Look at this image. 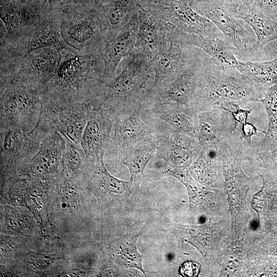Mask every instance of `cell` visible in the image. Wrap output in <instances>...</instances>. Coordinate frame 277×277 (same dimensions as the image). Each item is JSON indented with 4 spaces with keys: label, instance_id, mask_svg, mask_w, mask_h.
Segmentation results:
<instances>
[{
    "label": "cell",
    "instance_id": "obj_20",
    "mask_svg": "<svg viewBox=\"0 0 277 277\" xmlns=\"http://www.w3.org/2000/svg\"><path fill=\"white\" fill-rule=\"evenodd\" d=\"M181 34L184 43L199 47L220 64L236 68L237 50L224 36L210 37L184 32Z\"/></svg>",
    "mask_w": 277,
    "mask_h": 277
},
{
    "label": "cell",
    "instance_id": "obj_28",
    "mask_svg": "<svg viewBox=\"0 0 277 277\" xmlns=\"http://www.w3.org/2000/svg\"><path fill=\"white\" fill-rule=\"evenodd\" d=\"M49 48L60 51L65 45L59 34L51 27H46L36 32L26 43L25 49L28 52Z\"/></svg>",
    "mask_w": 277,
    "mask_h": 277
},
{
    "label": "cell",
    "instance_id": "obj_40",
    "mask_svg": "<svg viewBox=\"0 0 277 277\" xmlns=\"http://www.w3.org/2000/svg\"><path fill=\"white\" fill-rule=\"evenodd\" d=\"M104 1V0H95V1L96 2H101V1Z\"/></svg>",
    "mask_w": 277,
    "mask_h": 277
},
{
    "label": "cell",
    "instance_id": "obj_15",
    "mask_svg": "<svg viewBox=\"0 0 277 277\" xmlns=\"http://www.w3.org/2000/svg\"><path fill=\"white\" fill-rule=\"evenodd\" d=\"M104 151L96 156L95 166L88 187L98 200L111 201L126 199L134 187L133 182L115 177L107 170L104 162Z\"/></svg>",
    "mask_w": 277,
    "mask_h": 277
},
{
    "label": "cell",
    "instance_id": "obj_13",
    "mask_svg": "<svg viewBox=\"0 0 277 277\" xmlns=\"http://www.w3.org/2000/svg\"><path fill=\"white\" fill-rule=\"evenodd\" d=\"M114 115L101 106L91 111L81 141V146L88 157L96 159L105 151L114 122Z\"/></svg>",
    "mask_w": 277,
    "mask_h": 277
},
{
    "label": "cell",
    "instance_id": "obj_24",
    "mask_svg": "<svg viewBox=\"0 0 277 277\" xmlns=\"http://www.w3.org/2000/svg\"><path fill=\"white\" fill-rule=\"evenodd\" d=\"M260 103L265 108L268 123L263 137L250 147L257 152L268 151L277 146V84L267 88Z\"/></svg>",
    "mask_w": 277,
    "mask_h": 277
},
{
    "label": "cell",
    "instance_id": "obj_9",
    "mask_svg": "<svg viewBox=\"0 0 277 277\" xmlns=\"http://www.w3.org/2000/svg\"><path fill=\"white\" fill-rule=\"evenodd\" d=\"M61 61L60 51L46 48L30 54L21 70L10 77L43 92L53 78Z\"/></svg>",
    "mask_w": 277,
    "mask_h": 277
},
{
    "label": "cell",
    "instance_id": "obj_17",
    "mask_svg": "<svg viewBox=\"0 0 277 277\" xmlns=\"http://www.w3.org/2000/svg\"><path fill=\"white\" fill-rule=\"evenodd\" d=\"M168 9L172 24L184 32L205 37L224 36L208 18L193 10L184 2H169Z\"/></svg>",
    "mask_w": 277,
    "mask_h": 277
},
{
    "label": "cell",
    "instance_id": "obj_14",
    "mask_svg": "<svg viewBox=\"0 0 277 277\" xmlns=\"http://www.w3.org/2000/svg\"><path fill=\"white\" fill-rule=\"evenodd\" d=\"M156 140L157 150L164 153L168 167L171 168L186 169L191 165L201 148L197 137L172 128L167 135Z\"/></svg>",
    "mask_w": 277,
    "mask_h": 277
},
{
    "label": "cell",
    "instance_id": "obj_16",
    "mask_svg": "<svg viewBox=\"0 0 277 277\" xmlns=\"http://www.w3.org/2000/svg\"><path fill=\"white\" fill-rule=\"evenodd\" d=\"M138 29V17L134 15L120 33L107 43L103 54L105 68L103 81L104 83H109L114 78L118 63L132 51L136 43Z\"/></svg>",
    "mask_w": 277,
    "mask_h": 277
},
{
    "label": "cell",
    "instance_id": "obj_3",
    "mask_svg": "<svg viewBox=\"0 0 277 277\" xmlns=\"http://www.w3.org/2000/svg\"><path fill=\"white\" fill-rule=\"evenodd\" d=\"M101 105L76 102L43 94L41 116L66 142L81 145L83 133L92 110Z\"/></svg>",
    "mask_w": 277,
    "mask_h": 277
},
{
    "label": "cell",
    "instance_id": "obj_11",
    "mask_svg": "<svg viewBox=\"0 0 277 277\" xmlns=\"http://www.w3.org/2000/svg\"><path fill=\"white\" fill-rule=\"evenodd\" d=\"M138 29L135 44L152 63L155 62L167 50V32L175 25L154 18L139 6Z\"/></svg>",
    "mask_w": 277,
    "mask_h": 277
},
{
    "label": "cell",
    "instance_id": "obj_30",
    "mask_svg": "<svg viewBox=\"0 0 277 277\" xmlns=\"http://www.w3.org/2000/svg\"><path fill=\"white\" fill-rule=\"evenodd\" d=\"M246 159L256 161L263 170L277 171V146L263 152L252 151L248 147L246 150Z\"/></svg>",
    "mask_w": 277,
    "mask_h": 277
},
{
    "label": "cell",
    "instance_id": "obj_35",
    "mask_svg": "<svg viewBox=\"0 0 277 277\" xmlns=\"http://www.w3.org/2000/svg\"><path fill=\"white\" fill-rule=\"evenodd\" d=\"M200 265L194 262H188L182 265L180 274L184 276H196L199 274Z\"/></svg>",
    "mask_w": 277,
    "mask_h": 277
},
{
    "label": "cell",
    "instance_id": "obj_27",
    "mask_svg": "<svg viewBox=\"0 0 277 277\" xmlns=\"http://www.w3.org/2000/svg\"><path fill=\"white\" fill-rule=\"evenodd\" d=\"M135 234H128L115 240L109 247V254L113 259L126 268H136L144 275L146 271L143 267V255L138 252Z\"/></svg>",
    "mask_w": 277,
    "mask_h": 277
},
{
    "label": "cell",
    "instance_id": "obj_2",
    "mask_svg": "<svg viewBox=\"0 0 277 277\" xmlns=\"http://www.w3.org/2000/svg\"><path fill=\"white\" fill-rule=\"evenodd\" d=\"M43 91L11 77L1 82L0 131L32 130L42 111Z\"/></svg>",
    "mask_w": 277,
    "mask_h": 277
},
{
    "label": "cell",
    "instance_id": "obj_21",
    "mask_svg": "<svg viewBox=\"0 0 277 277\" xmlns=\"http://www.w3.org/2000/svg\"><path fill=\"white\" fill-rule=\"evenodd\" d=\"M191 62L180 43L174 41L155 62L154 84H162L167 78L173 80L185 70Z\"/></svg>",
    "mask_w": 277,
    "mask_h": 277
},
{
    "label": "cell",
    "instance_id": "obj_25",
    "mask_svg": "<svg viewBox=\"0 0 277 277\" xmlns=\"http://www.w3.org/2000/svg\"><path fill=\"white\" fill-rule=\"evenodd\" d=\"M97 30L96 22L91 18H73L62 22L61 36L67 45L80 49L88 45Z\"/></svg>",
    "mask_w": 277,
    "mask_h": 277
},
{
    "label": "cell",
    "instance_id": "obj_38",
    "mask_svg": "<svg viewBox=\"0 0 277 277\" xmlns=\"http://www.w3.org/2000/svg\"><path fill=\"white\" fill-rule=\"evenodd\" d=\"M41 1H42L43 2L46 3H48L50 4H53L57 2H60L62 0H41Z\"/></svg>",
    "mask_w": 277,
    "mask_h": 277
},
{
    "label": "cell",
    "instance_id": "obj_36",
    "mask_svg": "<svg viewBox=\"0 0 277 277\" xmlns=\"http://www.w3.org/2000/svg\"><path fill=\"white\" fill-rule=\"evenodd\" d=\"M230 3L240 6L250 5L254 0H227Z\"/></svg>",
    "mask_w": 277,
    "mask_h": 277
},
{
    "label": "cell",
    "instance_id": "obj_6",
    "mask_svg": "<svg viewBox=\"0 0 277 277\" xmlns=\"http://www.w3.org/2000/svg\"><path fill=\"white\" fill-rule=\"evenodd\" d=\"M226 0H203L196 4V11L210 19L237 50V55L253 44L252 33L245 23L227 8Z\"/></svg>",
    "mask_w": 277,
    "mask_h": 277
},
{
    "label": "cell",
    "instance_id": "obj_1",
    "mask_svg": "<svg viewBox=\"0 0 277 277\" xmlns=\"http://www.w3.org/2000/svg\"><path fill=\"white\" fill-rule=\"evenodd\" d=\"M265 91L235 68L220 64L209 56L201 64L197 86L190 107L199 113L233 104L260 103Z\"/></svg>",
    "mask_w": 277,
    "mask_h": 277
},
{
    "label": "cell",
    "instance_id": "obj_10",
    "mask_svg": "<svg viewBox=\"0 0 277 277\" xmlns=\"http://www.w3.org/2000/svg\"><path fill=\"white\" fill-rule=\"evenodd\" d=\"M231 13L251 27L256 35V41L239 56L251 55L263 50L268 43L277 39V19L267 15L254 4L235 5L226 1Z\"/></svg>",
    "mask_w": 277,
    "mask_h": 277
},
{
    "label": "cell",
    "instance_id": "obj_37",
    "mask_svg": "<svg viewBox=\"0 0 277 277\" xmlns=\"http://www.w3.org/2000/svg\"><path fill=\"white\" fill-rule=\"evenodd\" d=\"M270 251L274 254H277V241L275 244H273L271 245L269 248Z\"/></svg>",
    "mask_w": 277,
    "mask_h": 277
},
{
    "label": "cell",
    "instance_id": "obj_7",
    "mask_svg": "<svg viewBox=\"0 0 277 277\" xmlns=\"http://www.w3.org/2000/svg\"><path fill=\"white\" fill-rule=\"evenodd\" d=\"M141 110L114 115L112 131L105 146L104 154L121 155L129 149L154 138L140 117Z\"/></svg>",
    "mask_w": 277,
    "mask_h": 277
},
{
    "label": "cell",
    "instance_id": "obj_26",
    "mask_svg": "<svg viewBox=\"0 0 277 277\" xmlns=\"http://www.w3.org/2000/svg\"><path fill=\"white\" fill-rule=\"evenodd\" d=\"M236 69L247 80L265 90L277 84V57L266 62L239 61Z\"/></svg>",
    "mask_w": 277,
    "mask_h": 277
},
{
    "label": "cell",
    "instance_id": "obj_23",
    "mask_svg": "<svg viewBox=\"0 0 277 277\" xmlns=\"http://www.w3.org/2000/svg\"><path fill=\"white\" fill-rule=\"evenodd\" d=\"M157 150L155 138L139 144L122 154V162L129 169L130 180L138 187L145 176V169Z\"/></svg>",
    "mask_w": 277,
    "mask_h": 277
},
{
    "label": "cell",
    "instance_id": "obj_39",
    "mask_svg": "<svg viewBox=\"0 0 277 277\" xmlns=\"http://www.w3.org/2000/svg\"><path fill=\"white\" fill-rule=\"evenodd\" d=\"M202 1H203V0H193V2H194L195 3H197Z\"/></svg>",
    "mask_w": 277,
    "mask_h": 277
},
{
    "label": "cell",
    "instance_id": "obj_22",
    "mask_svg": "<svg viewBox=\"0 0 277 277\" xmlns=\"http://www.w3.org/2000/svg\"><path fill=\"white\" fill-rule=\"evenodd\" d=\"M60 167L62 177L68 181L77 182L85 177L88 168L96 159L87 156L81 145L66 142Z\"/></svg>",
    "mask_w": 277,
    "mask_h": 277
},
{
    "label": "cell",
    "instance_id": "obj_33",
    "mask_svg": "<svg viewBox=\"0 0 277 277\" xmlns=\"http://www.w3.org/2000/svg\"><path fill=\"white\" fill-rule=\"evenodd\" d=\"M232 107L234 108V111L230 110L227 108H226L231 114L235 122L240 125L247 122L248 115L251 112V109H243L238 104H233Z\"/></svg>",
    "mask_w": 277,
    "mask_h": 277
},
{
    "label": "cell",
    "instance_id": "obj_12",
    "mask_svg": "<svg viewBox=\"0 0 277 277\" xmlns=\"http://www.w3.org/2000/svg\"><path fill=\"white\" fill-rule=\"evenodd\" d=\"M197 114V139L201 146L218 145L232 136L240 127L225 107H216Z\"/></svg>",
    "mask_w": 277,
    "mask_h": 277
},
{
    "label": "cell",
    "instance_id": "obj_5",
    "mask_svg": "<svg viewBox=\"0 0 277 277\" xmlns=\"http://www.w3.org/2000/svg\"><path fill=\"white\" fill-rule=\"evenodd\" d=\"M134 57L124 68L121 73L106 84L107 94L102 107L114 115L128 113L142 108L135 101L137 94H142L146 87L148 77L146 65Z\"/></svg>",
    "mask_w": 277,
    "mask_h": 277
},
{
    "label": "cell",
    "instance_id": "obj_31",
    "mask_svg": "<svg viewBox=\"0 0 277 277\" xmlns=\"http://www.w3.org/2000/svg\"><path fill=\"white\" fill-rule=\"evenodd\" d=\"M127 0H118L110 7L108 13L109 23L112 26L118 25L124 16Z\"/></svg>",
    "mask_w": 277,
    "mask_h": 277
},
{
    "label": "cell",
    "instance_id": "obj_29",
    "mask_svg": "<svg viewBox=\"0 0 277 277\" xmlns=\"http://www.w3.org/2000/svg\"><path fill=\"white\" fill-rule=\"evenodd\" d=\"M1 14V19L10 34L18 32L29 23V17L25 13L11 6H3Z\"/></svg>",
    "mask_w": 277,
    "mask_h": 277
},
{
    "label": "cell",
    "instance_id": "obj_19",
    "mask_svg": "<svg viewBox=\"0 0 277 277\" xmlns=\"http://www.w3.org/2000/svg\"><path fill=\"white\" fill-rule=\"evenodd\" d=\"M152 111L172 129L197 138L198 114L192 108L174 104L159 103Z\"/></svg>",
    "mask_w": 277,
    "mask_h": 277
},
{
    "label": "cell",
    "instance_id": "obj_18",
    "mask_svg": "<svg viewBox=\"0 0 277 277\" xmlns=\"http://www.w3.org/2000/svg\"><path fill=\"white\" fill-rule=\"evenodd\" d=\"M196 64L191 63L172 80L161 97L160 103L190 106L199 78L201 64Z\"/></svg>",
    "mask_w": 277,
    "mask_h": 277
},
{
    "label": "cell",
    "instance_id": "obj_8",
    "mask_svg": "<svg viewBox=\"0 0 277 277\" xmlns=\"http://www.w3.org/2000/svg\"><path fill=\"white\" fill-rule=\"evenodd\" d=\"M66 141L58 132L53 131L42 142L36 154L19 172L41 180H52L58 176Z\"/></svg>",
    "mask_w": 277,
    "mask_h": 277
},
{
    "label": "cell",
    "instance_id": "obj_34",
    "mask_svg": "<svg viewBox=\"0 0 277 277\" xmlns=\"http://www.w3.org/2000/svg\"><path fill=\"white\" fill-rule=\"evenodd\" d=\"M257 132L258 129L251 123L246 122L241 125V136L249 146H251L252 137L256 134Z\"/></svg>",
    "mask_w": 277,
    "mask_h": 277
},
{
    "label": "cell",
    "instance_id": "obj_4",
    "mask_svg": "<svg viewBox=\"0 0 277 277\" xmlns=\"http://www.w3.org/2000/svg\"><path fill=\"white\" fill-rule=\"evenodd\" d=\"M52 132L41 116L30 131L12 129L0 131L3 173L8 176L18 172L36 154L42 141Z\"/></svg>",
    "mask_w": 277,
    "mask_h": 277
},
{
    "label": "cell",
    "instance_id": "obj_32",
    "mask_svg": "<svg viewBox=\"0 0 277 277\" xmlns=\"http://www.w3.org/2000/svg\"><path fill=\"white\" fill-rule=\"evenodd\" d=\"M252 3L264 13L277 19V0H254Z\"/></svg>",
    "mask_w": 277,
    "mask_h": 277
}]
</instances>
